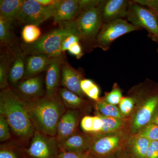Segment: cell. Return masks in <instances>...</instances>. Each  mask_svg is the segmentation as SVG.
Segmentation results:
<instances>
[{
    "instance_id": "6da1fadb",
    "label": "cell",
    "mask_w": 158,
    "mask_h": 158,
    "mask_svg": "<svg viewBox=\"0 0 158 158\" xmlns=\"http://www.w3.org/2000/svg\"><path fill=\"white\" fill-rule=\"evenodd\" d=\"M0 114L8 120L11 132L20 144L27 143L35 130L21 96L10 87L0 93Z\"/></svg>"
},
{
    "instance_id": "7a4b0ae2",
    "label": "cell",
    "mask_w": 158,
    "mask_h": 158,
    "mask_svg": "<svg viewBox=\"0 0 158 158\" xmlns=\"http://www.w3.org/2000/svg\"><path fill=\"white\" fill-rule=\"evenodd\" d=\"M22 97L35 131L56 137L58 123L67 110L58 92L52 97L45 95L34 98Z\"/></svg>"
},
{
    "instance_id": "3957f363",
    "label": "cell",
    "mask_w": 158,
    "mask_h": 158,
    "mask_svg": "<svg viewBox=\"0 0 158 158\" xmlns=\"http://www.w3.org/2000/svg\"><path fill=\"white\" fill-rule=\"evenodd\" d=\"M100 1H89L74 19L59 24L65 29L78 37L86 46L94 48L95 40L103 23L99 10Z\"/></svg>"
},
{
    "instance_id": "277c9868",
    "label": "cell",
    "mask_w": 158,
    "mask_h": 158,
    "mask_svg": "<svg viewBox=\"0 0 158 158\" xmlns=\"http://www.w3.org/2000/svg\"><path fill=\"white\" fill-rule=\"evenodd\" d=\"M70 34L68 31L59 27L44 34L33 43L20 44L26 56L40 54L51 57L60 56H63L62 43Z\"/></svg>"
},
{
    "instance_id": "5b68a950",
    "label": "cell",
    "mask_w": 158,
    "mask_h": 158,
    "mask_svg": "<svg viewBox=\"0 0 158 158\" xmlns=\"http://www.w3.org/2000/svg\"><path fill=\"white\" fill-rule=\"evenodd\" d=\"M141 30L123 19L105 23L103 24L97 36L94 48L108 51L113 41L117 38L130 32Z\"/></svg>"
},
{
    "instance_id": "8992f818",
    "label": "cell",
    "mask_w": 158,
    "mask_h": 158,
    "mask_svg": "<svg viewBox=\"0 0 158 158\" xmlns=\"http://www.w3.org/2000/svg\"><path fill=\"white\" fill-rule=\"evenodd\" d=\"M60 149L56 137L46 135L35 131L29 147L21 151L25 158H59Z\"/></svg>"
},
{
    "instance_id": "52a82bcc",
    "label": "cell",
    "mask_w": 158,
    "mask_h": 158,
    "mask_svg": "<svg viewBox=\"0 0 158 158\" xmlns=\"http://www.w3.org/2000/svg\"><path fill=\"white\" fill-rule=\"evenodd\" d=\"M123 140L124 136L118 132L93 135L90 152L97 158H118Z\"/></svg>"
},
{
    "instance_id": "ba28073f",
    "label": "cell",
    "mask_w": 158,
    "mask_h": 158,
    "mask_svg": "<svg viewBox=\"0 0 158 158\" xmlns=\"http://www.w3.org/2000/svg\"><path fill=\"white\" fill-rule=\"evenodd\" d=\"M127 18L133 25L147 30L150 37L158 42V18L154 12L134 1H130Z\"/></svg>"
},
{
    "instance_id": "9c48e42d",
    "label": "cell",
    "mask_w": 158,
    "mask_h": 158,
    "mask_svg": "<svg viewBox=\"0 0 158 158\" xmlns=\"http://www.w3.org/2000/svg\"><path fill=\"white\" fill-rule=\"evenodd\" d=\"M54 5L44 6L40 5L37 0H24L16 22L21 24L39 26L47 20L53 18Z\"/></svg>"
},
{
    "instance_id": "30bf717a",
    "label": "cell",
    "mask_w": 158,
    "mask_h": 158,
    "mask_svg": "<svg viewBox=\"0 0 158 158\" xmlns=\"http://www.w3.org/2000/svg\"><path fill=\"white\" fill-rule=\"evenodd\" d=\"M158 106V93L146 99L140 106L134 116L131 131L137 134L141 129L150 123Z\"/></svg>"
},
{
    "instance_id": "8fae6325",
    "label": "cell",
    "mask_w": 158,
    "mask_h": 158,
    "mask_svg": "<svg viewBox=\"0 0 158 158\" xmlns=\"http://www.w3.org/2000/svg\"><path fill=\"white\" fill-rule=\"evenodd\" d=\"M87 3L86 0L59 1L54 5L53 18L55 23H60L74 19Z\"/></svg>"
},
{
    "instance_id": "7c38bea8",
    "label": "cell",
    "mask_w": 158,
    "mask_h": 158,
    "mask_svg": "<svg viewBox=\"0 0 158 158\" xmlns=\"http://www.w3.org/2000/svg\"><path fill=\"white\" fill-rule=\"evenodd\" d=\"M130 1L127 0L100 1L99 10L103 24L127 15Z\"/></svg>"
},
{
    "instance_id": "4fadbf2b",
    "label": "cell",
    "mask_w": 158,
    "mask_h": 158,
    "mask_svg": "<svg viewBox=\"0 0 158 158\" xmlns=\"http://www.w3.org/2000/svg\"><path fill=\"white\" fill-rule=\"evenodd\" d=\"M64 59L63 55L51 57L46 71V96L52 97L58 93L61 83V66Z\"/></svg>"
},
{
    "instance_id": "5bb4252c",
    "label": "cell",
    "mask_w": 158,
    "mask_h": 158,
    "mask_svg": "<svg viewBox=\"0 0 158 158\" xmlns=\"http://www.w3.org/2000/svg\"><path fill=\"white\" fill-rule=\"evenodd\" d=\"M8 50L11 57L9 81L11 85H15L24 77L26 56L20 44L17 43Z\"/></svg>"
},
{
    "instance_id": "9a60e30c",
    "label": "cell",
    "mask_w": 158,
    "mask_h": 158,
    "mask_svg": "<svg viewBox=\"0 0 158 158\" xmlns=\"http://www.w3.org/2000/svg\"><path fill=\"white\" fill-rule=\"evenodd\" d=\"M83 79L80 72L75 69L65 59L63 60L61 66L60 86L83 98L85 94L81 89V83Z\"/></svg>"
},
{
    "instance_id": "2e32d148",
    "label": "cell",
    "mask_w": 158,
    "mask_h": 158,
    "mask_svg": "<svg viewBox=\"0 0 158 158\" xmlns=\"http://www.w3.org/2000/svg\"><path fill=\"white\" fill-rule=\"evenodd\" d=\"M79 118L77 110H67L63 114L58 123L56 136L59 144L76 132Z\"/></svg>"
},
{
    "instance_id": "e0dca14e",
    "label": "cell",
    "mask_w": 158,
    "mask_h": 158,
    "mask_svg": "<svg viewBox=\"0 0 158 158\" xmlns=\"http://www.w3.org/2000/svg\"><path fill=\"white\" fill-rule=\"evenodd\" d=\"M15 91L25 98H34L44 96L45 91L44 90L42 77L37 76L24 79L18 84L17 90Z\"/></svg>"
},
{
    "instance_id": "ac0fdd59",
    "label": "cell",
    "mask_w": 158,
    "mask_h": 158,
    "mask_svg": "<svg viewBox=\"0 0 158 158\" xmlns=\"http://www.w3.org/2000/svg\"><path fill=\"white\" fill-rule=\"evenodd\" d=\"M76 132L60 144V149L76 152H90L93 135Z\"/></svg>"
},
{
    "instance_id": "d6986e66",
    "label": "cell",
    "mask_w": 158,
    "mask_h": 158,
    "mask_svg": "<svg viewBox=\"0 0 158 158\" xmlns=\"http://www.w3.org/2000/svg\"><path fill=\"white\" fill-rule=\"evenodd\" d=\"M51 57L44 55H33L26 57L25 72L23 79L35 76L46 71Z\"/></svg>"
},
{
    "instance_id": "ffe728a7",
    "label": "cell",
    "mask_w": 158,
    "mask_h": 158,
    "mask_svg": "<svg viewBox=\"0 0 158 158\" xmlns=\"http://www.w3.org/2000/svg\"><path fill=\"white\" fill-rule=\"evenodd\" d=\"M24 0H1L0 16L12 25L16 22Z\"/></svg>"
},
{
    "instance_id": "44dd1931",
    "label": "cell",
    "mask_w": 158,
    "mask_h": 158,
    "mask_svg": "<svg viewBox=\"0 0 158 158\" xmlns=\"http://www.w3.org/2000/svg\"><path fill=\"white\" fill-rule=\"evenodd\" d=\"M150 141L146 138L136 135L130 138L127 143L129 154L133 158H146Z\"/></svg>"
},
{
    "instance_id": "7402d4cb",
    "label": "cell",
    "mask_w": 158,
    "mask_h": 158,
    "mask_svg": "<svg viewBox=\"0 0 158 158\" xmlns=\"http://www.w3.org/2000/svg\"><path fill=\"white\" fill-rule=\"evenodd\" d=\"M0 42L5 49H9L17 43V37L12 25L0 16Z\"/></svg>"
},
{
    "instance_id": "603a6c76",
    "label": "cell",
    "mask_w": 158,
    "mask_h": 158,
    "mask_svg": "<svg viewBox=\"0 0 158 158\" xmlns=\"http://www.w3.org/2000/svg\"><path fill=\"white\" fill-rule=\"evenodd\" d=\"M58 93L67 110H77L83 107L86 103L82 97L66 88H59Z\"/></svg>"
},
{
    "instance_id": "cb8c5ba5",
    "label": "cell",
    "mask_w": 158,
    "mask_h": 158,
    "mask_svg": "<svg viewBox=\"0 0 158 158\" xmlns=\"http://www.w3.org/2000/svg\"><path fill=\"white\" fill-rule=\"evenodd\" d=\"M11 57L9 50L5 49L0 56V88L1 90L9 88V75Z\"/></svg>"
},
{
    "instance_id": "d4e9b609",
    "label": "cell",
    "mask_w": 158,
    "mask_h": 158,
    "mask_svg": "<svg viewBox=\"0 0 158 158\" xmlns=\"http://www.w3.org/2000/svg\"><path fill=\"white\" fill-rule=\"evenodd\" d=\"M95 107L98 114L103 116L120 119H123L124 117L120 112L119 108L116 106L108 103L103 100H99L96 102Z\"/></svg>"
},
{
    "instance_id": "484cf974",
    "label": "cell",
    "mask_w": 158,
    "mask_h": 158,
    "mask_svg": "<svg viewBox=\"0 0 158 158\" xmlns=\"http://www.w3.org/2000/svg\"><path fill=\"white\" fill-rule=\"evenodd\" d=\"M103 122V126L99 134H107L118 132L123 125V119L106 117L98 114Z\"/></svg>"
},
{
    "instance_id": "4316f807",
    "label": "cell",
    "mask_w": 158,
    "mask_h": 158,
    "mask_svg": "<svg viewBox=\"0 0 158 158\" xmlns=\"http://www.w3.org/2000/svg\"><path fill=\"white\" fill-rule=\"evenodd\" d=\"M81 88L82 92L89 98L96 102L99 100L100 88L92 80L83 79L81 81Z\"/></svg>"
},
{
    "instance_id": "83f0119b",
    "label": "cell",
    "mask_w": 158,
    "mask_h": 158,
    "mask_svg": "<svg viewBox=\"0 0 158 158\" xmlns=\"http://www.w3.org/2000/svg\"><path fill=\"white\" fill-rule=\"evenodd\" d=\"M41 31L38 26L26 25L22 31V38L25 43L30 44L36 42L40 37Z\"/></svg>"
},
{
    "instance_id": "f1b7e54d",
    "label": "cell",
    "mask_w": 158,
    "mask_h": 158,
    "mask_svg": "<svg viewBox=\"0 0 158 158\" xmlns=\"http://www.w3.org/2000/svg\"><path fill=\"white\" fill-rule=\"evenodd\" d=\"M136 135L146 138L150 141H158V125L149 123L141 129Z\"/></svg>"
},
{
    "instance_id": "f546056e",
    "label": "cell",
    "mask_w": 158,
    "mask_h": 158,
    "mask_svg": "<svg viewBox=\"0 0 158 158\" xmlns=\"http://www.w3.org/2000/svg\"><path fill=\"white\" fill-rule=\"evenodd\" d=\"M11 132L10 126L6 117L0 114V141H7L11 139Z\"/></svg>"
},
{
    "instance_id": "4dcf8cb0",
    "label": "cell",
    "mask_w": 158,
    "mask_h": 158,
    "mask_svg": "<svg viewBox=\"0 0 158 158\" xmlns=\"http://www.w3.org/2000/svg\"><path fill=\"white\" fill-rule=\"evenodd\" d=\"M122 98L121 90L115 85L112 90L106 94L103 100L110 104L116 106L119 104Z\"/></svg>"
},
{
    "instance_id": "1f68e13d",
    "label": "cell",
    "mask_w": 158,
    "mask_h": 158,
    "mask_svg": "<svg viewBox=\"0 0 158 158\" xmlns=\"http://www.w3.org/2000/svg\"><path fill=\"white\" fill-rule=\"evenodd\" d=\"M119 109L123 116H128L131 113L135 105V100L132 98H123L119 103Z\"/></svg>"
},
{
    "instance_id": "d6a6232c",
    "label": "cell",
    "mask_w": 158,
    "mask_h": 158,
    "mask_svg": "<svg viewBox=\"0 0 158 158\" xmlns=\"http://www.w3.org/2000/svg\"><path fill=\"white\" fill-rule=\"evenodd\" d=\"M92 157L90 152H76L66 151L60 149L59 158H91Z\"/></svg>"
},
{
    "instance_id": "836d02e7",
    "label": "cell",
    "mask_w": 158,
    "mask_h": 158,
    "mask_svg": "<svg viewBox=\"0 0 158 158\" xmlns=\"http://www.w3.org/2000/svg\"><path fill=\"white\" fill-rule=\"evenodd\" d=\"M93 116H86L83 117L81 121L82 130L86 134H92Z\"/></svg>"
},
{
    "instance_id": "e575fe53",
    "label": "cell",
    "mask_w": 158,
    "mask_h": 158,
    "mask_svg": "<svg viewBox=\"0 0 158 158\" xmlns=\"http://www.w3.org/2000/svg\"><path fill=\"white\" fill-rule=\"evenodd\" d=\"M135 2L151 10L155 14L158 12V0H135Z\"/></svg>"
},
{
    "instance_id": "d590c367",
    "label": "cell",
    "mask_w": 158,
    "mask_h": 158,
    "mask_svg": "<svg viewBox=\"0 0 158 158\" xmlns=\"http://www.w3.org/2000/svg\"><path fill=\"white\" fill-rule=\"evenodd\" d=\"M68 51L71 55L75 56L77 59H81L84 54L83 48L80 42L75 43L71 45Z\"/></svg>"
},
{
    "instance_id": "8d00e7d4",
    "label": "cell",
    "mask_w": 158,
    "mask_h": 158,
    "mask_svg": "<svg viewBox=\"0 0 158 158\" xmlns=\"http://www.w3.org/2000/svg\"><path fill=\"white\" fill-rule=\"evenodd\" d=\"M80 42V39L78 37L73 34H70L64 39L62 43V52L63 53L65 51H68L71 45H72L75 43Z\"/></svg>"
},
{
    "instance_id": "74e56055",
    "label": "cell",
    "mask_w": 158,
    "mask_h": 158,
    "mask_svg": "<svg viewBox=\"0 0 158 158\" xmlns=\"http://www.w3.org/2000/svg\"><path fill=\"white\" fill-rule=\"evenodd\" d=\"M146 158H158V141H151L148 148Z\"/></svg>"
},
{
    "instance_id": "f35d334b",
    "label": "cell",
    "mask_w": 158,
    "mask_h": 158,
    "mask_svg": "<svg viewBox=\"0 0 158 158\" xmlns=\"http://www.w3.org/2000/svg\"><path fill=\"white\" fill-rule=\"evenodd\" d=\"M103 126V122L99 115L93 116V127L91 135H97L100 133Z\"/></svg>"
},
{
    "instance_id": "ab89813d",
    "label": "cell",
    "mask_w": 158,
    "mask_h": 158,
    "mask_svg": "<svg viewBox=\"0 0 158 158\" xmlns=\"http://www.w3.org/2000/svg\"><path fill=\"white\" fill-rule=\"evenodd\" d=\"M0 158H18L13 151L8 149H1Z\"/></svg>"
},
{
    "instance_id": "60d3db41",
    "label": "cell",
    "mask_w": 158,
    "mask_h": 158,
    "mask_svg": "<svg viewBox=\"0 0 158 158\" xmlns=\"http://www.w3.org/2000/svg\"><path fill=\"white\" fill-rule=\"evenodd\" d=\"M40 5L44 6H53L59 2V0H37Z\"/></svg>"
},
{
    "instance_id": "b9f144b4",
    "label": "cell",
    "mask_w": 158,
    "mask_h": 158,
    "mask_svg": "<svg viewBox=\"0 0 158 158\" xmlns=\"http://www.w3.org/2000/svg\"><path fill=\"white\" fill-rule=\"evenodd\" d=\"M150 123H154V124L158 125V106L156 109V111H155L153 116Z\"/></svg>"
},
{
    "instance_id": "7bdbcfd3",
    "label": "cell",
    "mask_w": 158,
    "mask_h": 158,
    "mask_svg": "<svg viewBox=\"0 0 158 158\" xmlns=\"http://www.w3.org/2000/svg\"><path fill=\"white\" fill-rule=\"evenodd\" d=\"M118 158H133L131 156L128 154V155H122L120 156H119Z\"/></svg>"
},
{
    "instance_id": "ee69618b",
    "label": "cell",
    "mask_w": 158,
    "mask_h": 158,
    "mask_svg": "<svg viewBox=\"0 0 158 158\" xmlns=\"http://www.w3.org/2000/svg\"><path fill=\"white\" fill-rule=\"evenodd\" d=\"M156 15L157 16L158 18V12H157V13H156Z\"/></svg>"
},
{
    "instance_id": "f6af8a7d",
    "label": "cell",
    "mask_w": 158,
    "mask_h": 158,
    "mask_svg": "<svg viewBox=\"0 0 158 158\" xmlns=\"http://www.w3.org/2000/svg\"><path fill=\"white\" fill-rule=\"evenodd\" d=\"M91 158H97L93 156H92V157Z\"/></svg>"
}]
</instances>
